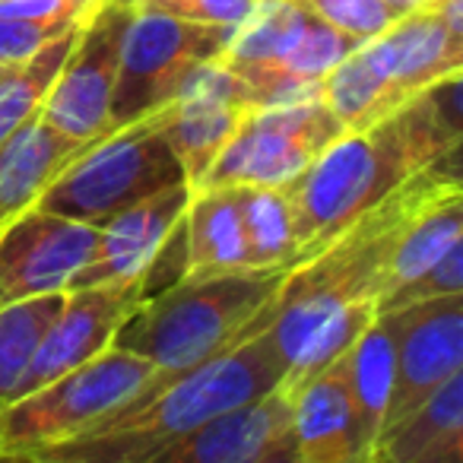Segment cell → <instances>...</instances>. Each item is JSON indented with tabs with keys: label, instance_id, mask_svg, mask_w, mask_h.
I'll return each mask as SVG.
<instances>
[{
	"label": "cell",
	"instance_id": "cell-1",
	"mask_svg": "<svg viewBox=\"0 0 463 463\" xmlns=\"http://www.w3.org/2000/svg\"><path fill=\"white\" fill-rule=\"evenodd\" d=\"M450 191H463L460 162L435 165L406 181L286 273L267 321V336L286 368L283 391L353 346L381 308L387 258L403 225Z\"/></svg>",
	"mask_w": 463,
	"mask_h": 463
},
{
	"label": "cell",
	"instance_id": "cell-2",
	"mask_svg": "<svg viewBox=\"0 0 463 463\" xmlns=\"http://www.w3.org/2000/svg\"><path fill=\"white\" fill-rule=\"evenodd\" d=\"M460 73L438 80L372 128L343 130L286 187L298 264L416 175L460 162Z\"/></svg>",
	"mask_w": 463,
	"mask_h": 463
},
{
	"label": "cell",
	"instance_id": "cell-3",
	"mask_svg": "<svg viewBox=\"0 0 463 463\" xmlns=\"http://www.w3.org/2000/svg\"><path fill=\"white\" fill-rule=\"evenodd\" d=\"M283 384L286 368L264 327L153 397L128 400L92 429L26 457L29 463H143L210 419L254 403Z\"/></svg>",
	"mask_w": 463,
	"mask_h": 463
},
{
	"label": "cell",
	"instance_id": "cell-4",
	"mask_svg": "<svg viewBox=\"0 0 463 463\" xmlns=\"http://www.w3.org/2000/svg\"><path fill=\"white\" fill-rule=\"evenodd\" d=\"M292 267L187 277L178 286L146 298L121 324L115 346L143 355L156 374L130 400L153 397L229 349L258 334L270 321V302Z\"/></svg>",
	"mask_w": 463,
	"mask_h": 463
},
{
	"label": "cell",
	"instance_id": "cell-5",
	"mask_svg": "<svg viewBox=\"0 0 463 463\" xmlns=\"http://www.w3.org/2000/svg\"><path fill=\"white\" fill-rule=\"evenodd\" d=\"M175 184L187 181L165 137V109H159L86 143L35 206L99 229L128 206Z\"/></svg>",
	"mask_w": 463,
	"mask_h": 463
},
{
	"label": "cell",
	"instance_id": "cell-6",
	"mask_svg": "<svg viewBox=\"0 0 463 463\" xmlns=\"http://www.w3.org/2000/svg\"><path fill=\"white\" fill-rule=\"evenodd\" d=\"M156 368L143 355L109 346L96 359L0 410L4 454H35L99 425L124 406Z\"/></svg>",
	"mask_w": 463,
	"mask_h": 463
},
{
	"label": "cell",
	"instance_id": "cell-7",
	"mask_svg": "<svg viewBox=\"0 0 463 463\" xmlns=\"http://www.w3.org/2000/svg\"><path fill=\"white\" fill-rule=\"evenodd\" d=\"M225 39L229 26H200L137 4L124 29L109 128L118 130L165 109L191 67L222 54Z\"/></svg>",
	"mask_w": 463,
	"mask_h": 463
},
{
	"label": "cell",
	"instance_id": "cell-8",
	"mask_svg": "<svg viewBox=\"0 0 463 463\" xmlns=\"http://www.w3.org/2000/svg\"><path fill=\"white\" fill-rule=\"evenodd\" d=\"M340 134L324 99L248 109L200 187H289Z\"/></svg>",
	"mask_w": 463,
	"mask_h": 463
},
{
	"label": "cell",
	"instance_id": "cell-9",
	"mask_svg": "<svg viewBox=\"0 0 463 463\" xmlns=\"http://www.w3.org/2000/svg\"><path fill=\"white\" fill-rule=\"evenodd\" d=\"M140 0H99L80 23L77 45L71 48L58 80L42 102L39 118L67 140L86 143L109 134V109L115 92L118 58L124 29Z\"/></svg>",
	"mask_w": 463,
	"mask_h": 463
},
{
	"label": "cell",
	"instance_id": "cell-10",
	"mask_svg": "<svg viewBox=\"0 0 463 463\" xmlns=\"http://www.w3.org/2000/svg\"><path fill=\"white\" fill-rule=\"evenodd\" d=\"M99 229L48 210L20 213L0 225V308L26 298L67 292L90 264Z\"/></svg>",
	"mask_w": 463,
	"mask_h": 463
},
{
	"label": "cell",
	"instance_id": "cell-11",
	"mask_svg": "<svg viewBox=\"0 0 463 463\" xmlns=\"http://www.w3.org/2000/svg\"><path fill=\"white\" fill-rule=\"evenodd\" d=\"M248 109H254L251 90L222 58L200 61L181 80L175 99L165 105V137L191 191L203 184Z\"/></svg>",
	"mask_w": 463,
	"mask_h": 463
},
{
	"label": "cell",
	"instance_id": "cell-12",
	"mask_svg": "<svg viewBox=\"0 0 463 463\" xmlns=\"http://www.w3.org/2000/svg\"><path fill=\"white\" fill-rule=\"evenodd\" d=\"M393 391L384 429L463 372V296L393 308Z\"/></svg>",
	"mask_w": 463,
	"mask_h": 463
},
{
	"label": "cell",
	"instance_id": "cell-13",
	"mask_svg": "<svg viewBox=\"0 0 463 463\" xmlns=\"http://www.w3.org/2000/svg\"><path fill=\"white\" fill-rule=\"evenodd\" d=\"M140 305V286H96V289L67 292L61 315L48 327L33 365L20 384L16 400L39 387L52 384L54 378L73 372L83 362L96 359L109 346H115V336L121 324L134 315Z\"/></svg>",
	"mask_w": 463,
	"mask_h": 463
},
{
	"label": "cell",
	"instance_id": "cell-14",
	"mask_svg": "<svg viewBox=\"0 0 463 463\" xmlns=\"http://www.w3.org/2000/svg\"><path fill=\"white\" fill-rule=\"evenodd\" d=\"M191 194L194 191L187 184L165 187L99 225L96 251H92L90 264L71 279L67 292L96 289V286H140L146 267L153 264L159 248L165 245L172 229L187 213Z\"/></svg>",
	"mask_w": 463,
	"mask_h": 463
},
{
	"label": "cell",
	"instance_id": "cell-15",
	"mask_svg": "<svg viewBox=\"0 0 463 463\" xmlns=\"http://www.w3.org/2000/svg\"><path fill=\"white\" fill-rule=\"evenodd\" d=\"M289 393V444L298 463H365V448L346 387L343 353Z\"/></svg>",
	"mask_w": 463,
	"mask_h": 463
},
{
	"label": "cell",
	"instance_id": "cell-16",
	"mask_svg": "<svg viewBox=\"0 0 463 463\" xmlns=\"http://www.w3.org/2000/svg\"><path fill=\"white\" fill-rule=\"evenodd\" d=\"M289 444V393L279 391L210 419L143 463H260Z\"/></svg>",
	"mask_w": 463,
	"mask_h": 463
},
{
	"label": "cell",
	"instance_id": "cell-17",
	"mask_svg": "<svg viewBox=\"0 0 463 463\" xmlns=\"http://www.w3.org/2000/svg\"><path fill=\"white\" fill-rule=\"evenodd\" d=\"M378 45L384 52L391 90L403 105L438 80L460 73L463 39L448 33L438 10H416L400 16L384 35H378Z\"/></svg>",
	"mask_w": 463,
	"mask_h": 463
},
{
	"label": "cell",
	"instance_id": "cell-18",
	"mask_svg": "<svg viewBox=\"0 0 463 463\" xmlns=\"http://www.w3.org/2000/svg\"><path fill=\"white\" fill-rule=\"evenodd\" d=\"M374 454L387 463H463V372L387 425Z\"/></svg>",
	"mask_w": 463,
	"mask_h": 463
},
{
	"label": "cell",
	"instance_id": "cell-19",
	"mask_svg": "<svg viewBox=\"0 0 463 463\" xmlns=\"http://www.w3.org/2000/svg\"><path fill=\"white\" fill-rule=\"evenodd\" d=\"M80 149L39 115L0 143V225L33 210Z\"/></svg>",
	"mask_w": 463,
	"mask_h": 463
},
{
	"label": "cell",
	"instance_id": "cell-20",
	"mask_svg": "<svg viewBox=\"0 0 463 463\" xmlns=\"http://www.w3.org/2000/svg\"><path fill=\"white\" fill-rule=\"evenodd\" d=\"M187 277L248 270V241L235 187H197L184 213Z\"/></svg>",
	"mask_w": 463,
	"mask_h": 463
},
{
	"label": "cell",
	"instance_id": "cell-21",
	"mask_svg": "<svg viewBox=\"0 0 463 463\" xmlns=\"http://www.w3.org/2000/svg\"><path fill=\"white\" fill-rule=\"evenodd\" d=\"M393 343H397V324L391 311H381L343 353L349 397H353L355 419H359L362 441L372 450V457L384 431L387 403L393 391Z\"/></svg>",
	"mask_w": 463,
	"mask_h": 463
},
{
	"label": "cell",
	"instance_id": "cell-22",
	"mask_svg": "<svg viewBox=\"0 0 463 463\" xmlns=\"http://www.w3.org/2000/svg\"><path fill=\"white\" fill-rule=\"evenodd\" d=\"M321 99L343 130H365L403 105L391 90L378 39L362 42L343 64L324 77Z\"/></svg>",
	"mask_w": 463,
	"mask_h": 463
},
{
	"label": "cell",
	"instance_id": "cell-23",
	"mask_svg": "<svg viewBox=\"0 0 463 463\" xmlns=\"http://www.w3.org/2000/svg\"><path fill=\"white\" fill-rule=\"evenodd\" d=\"M457 245H463V191H450L438 197L435 203H429L403 225L400 239L393 241L391 258H387L381 302L410 279L422 277Z\"/></svg>",
	"mask_w": 463,
	"mask_h": 463
},
{
	"label": "cell",
	"instance_id": "cell-24",
	"mask_svg": "<svg viewBox=\"0 0 463 463\" xmlns=\"http://www.w3.org/2000/svg\"><path fill=\"white\" fill-rule=\"evenodd\" d=\"M248 241V267H296V216L286 187H235Z\"/></svg>",
	"mask_w": 463,
	"mask_h": 463
},
{
	"label": "cell",
	"instance_id": "cell-25",
	"mask_svg": "<svg viewBox=\"0 0 463 463\" xmlns=\"http://www.w3.org/2000/svg\"><path fill=\"white\" fill-rule=\"evenodd\" d=\"M64 298L67 292H54L0 308V410L16 400L48 327L61 315Z\"/></svg>",
	"mask_w": 463,
	"mask_h": 463
},
{
	"label": "cell",
	"instance_id": "cell-26",
	"mask_svg": "<svg viewBox=\"0 0 463 463\" xmlns=\"http://www.w3.org/2000/svg\"><path fill=\"white\" fill-rule=\"evenodd\" d=\"M80 26L67 29L64 35H58L54 42H48L35 58H29L20 67H7L0 73V143L10 134L23 128L26 121H33L42 111L48 90L58 80L61 67H64L71 48L77 45Z\"/></svg>",
	"mask_w": 463,
	"mask_h": 463
},
{
	"label": "cell",
	"instance_id": "cell-27",
	"mask_svg": "<svg viewBox=\"0 0 463 463\" xmlns=\"http://www.w3.org/2000/svg\"><path fill=\"white\" fill-rule=\"evenodd\" d=\"M359 45L362 42L349 39L346 33L327 26V23L317 20V16L311 14V20L305 23L302 35H298L296 48L286 54V61L279 64L277 80L267 86L264 96L277 83H283V80H311V83H324V77H327L336 64H343V61H346ZM264 96L258 99V105L264 102ZM258 105H254V109H258Z\"/></svg>",
	"mask_w": 463,
	"mask_h": 463
},
{
	"label": "cell",
	"instance_id": "cell-28",
	"mask_svg": "<svg viewBox=\"0 0 463 463\" xmlns=\"http://www.w3.org/2000/svg\"><path fill=\"white\" fill-rule=\"evenodd\" d=\"M308 10L327 26L346 33L355 42H372L384 35L400 14L384 0H305Z\"/></svg>",
	"mask_w": 463,
	"mask_h": 463
},
{
	"label": "cell",
	"instance_id": "cell-29",
	"mask_svg": "<svg viewBox=\"0 0 463 463\" xmlns=\"http://www.w3.org/2000/svg\"><path fill=\"white\" fill-rule=\"evenodd\" d=\"M444 296H463V245L450 248L435 267L422 273V277L410 279L406 286H400L397 292L381 302V311L406 308V305L429 302V298H444ZM378 311V315H381Z\"/></svg>",
	"mask_w": 463,
	"mask_h": 463
},
{
	"label": "cell",
	"instance_id": "cell-30",
	"mask_svg": "<svg viewBox=\"0 0 463 463\" xmlns=\"http://www.w3.org/2000/svg\"><path fill=\"white\" fill-rule=\"evenodd\" d=\"M73 26H80V23H29L0 16V67L7 71V67L26 64L48 42H54Z\"/></svg>",
	"mask_w": 463,
	"mask_h": 463
},
{
	"label": "cell",
	"instance_id": "cell-31",
	"mask_svg": "<svg viewBox=\"0 0 463 463\" xmlns=\"http://www.w3.org/2000/svg\"><path fill=\"white\" fill-rule=\"evenodd\" d=\"M140 4L200 26H235L258 0H140Z\"/></svg>",
	"mask_w": 463,
	"mask_h": 463
},
{
	"label": "cell",
	"instance_id": "cell-32",
	"mask_svg": "<svg viewBox=\"0 0 463 463\" xmlns=\"http://www.w3.org/2000/svg\"><path fill=\"white\" fill-rule=\"evenodd\" d=\"M384 4H391L400 16L416 14V10H435L438 7V0H384Z\"/></svg>",
	"mask_w": 463,
	"mask_h": 463
},
{
	"label": "cell",
	"instance_id": "cell-33",
	"mask_svg": "<svg viewBox=\"0 0 463 463\" xmlns=\"http://www.w3.org/2000/svg\"><path fill=\"white\" fill-rule=\"evenodd\" d=\"M260 463H298V457H296V450H292V444H286V448L273 450V454L264 457Z\"/></svg>",
	"mask_w": 463,
	"mask_h": 463
},
{
	"label": "cell",
	"instance_id": "cell-34",
	"mask_svg": "<svg viewBox=\"0 0 463 463\" xmlns=\"http://www.w3.org/2000/svg\"><path fill=\"white\" fill-rule=\"evenodd\" d=\"M0 463H29L26 454H0Z\"/></svg>",
	"mask_w": 463,
	"mask_h": 463
},
{
	"label": "cell",
	"instance_id": "cell-35",
	"mask_svg": "<svg viewBox=\"0 0 463 463\" xmlns=\"http://www.w3.org/2000/svg\"><path fill=\"white\" fill-rule=\"evenodd\" d=\"M365 463H387V460H381V457L378 454H374V457H368V460Z\"/></svg>",
	"mask_w": 463,
	"mask_h": 463
},
{
	"label": "cell",
	"instance_id": "cell-36",
	"mask_svg": "<svg viewBox=\"0 0 463 463\" xmlns=\"http://www.w3.org/2000/svg\"><path fill=\"white\" fill-rule=\"evenodd\" d=\"M0 454H4V431H0Z\"/></svg>",
	"mask_w": 463,
	"mask_h": 463
},
{
	"label": "cell",
	"instance_id": "cell-37",
	"mask_svg": "<svg viewBox=\"0 0 463 463\" xmlns=\"http://www.w3.org/2000/svg\"><path fill=\"white\" fill-rule=\"evenodd\" d=\"M0 73H4V67H0Z\"/></svg>",
	"mask_w": 463,
	"mask_h": 463
}]
</instances>
